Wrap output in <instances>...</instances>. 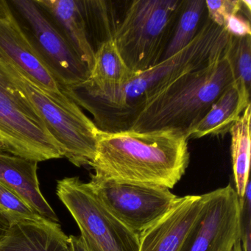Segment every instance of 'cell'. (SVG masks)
I'll return each mask as SVG.
<instances>
[{
	"instance_id": "cell-10",
	"label": "cell",
	"mask_w": 251,
	"mask_h": 251,
	"mask_svg": "<svg viewBox=\"0 0 251 251\" xmlns=\"http://www.w3.org/2000/svg\"><path fill=\"white\" fill-rule=\"evenodd\" d=\"M203 208L180 251H233L241 241V205L230 185L205 194Z\"/></svg>"
},
{
	"instance_id": "cell-12",
	"label": "cell",
	"mask_w": 251,
	"mask_h": 251,
	"mask_svg": "<svg viewBox=\"0 0 251 251\" xmlns=\"http://www.w3.org/2000/svg\"><path fill=\"white\" fill-rule=\"evenodd\" d=\"M0 58L42 89L60 93L61 86L36 55L11 17L0 20Z\"/></svg>"
},
{
	"instance_id": "cell-20",
	"label": "cell",
	"mask_w": 251,
	"mask_h": 251,
	"mask_svg": "<svg viewBox=\"0 0 251 251\" xmlns=\"http://www.w3.org/2000/svg\"><path fill=\"white\" fill-rule=\"evenodd\" d=\"M228 55L234 81L239 87L251 93V37H230Z\"/></svg>"
},
{
	"instance_id": "cell-5",
	"label": "cell",
	"mask_w": 251,
	"mask_h": 251,
	"mask_svg": "<svg viewBox=\"0 0 251 251\" xmlns=\"http://www.w3.org/2000/svg\"><path fill=\"white\" fill-rule=\"evenodd\" d=\"M5 62L48 131L62 147L64 157L76 167L89 166L95 156L99 132L95 123L63 92L56 93L39 87L12 65Z\"/></svg>"
},
{
	"instance_id": "cell-9",
	"label": "cell",
	"mask_w": 251,
	"mask_h": 251,
	"mask_svg": "<svg viewBox=\"0 0 251 251\" xmlns=\"http://www.w3.org/2000/svg\"><path fill=\"white\" fill-rule=\"evenodd\" d=\"M89 183L108 211L138 236L161 218L177 198L167 188L113 181L92 175Z\"/></svg>"
},
{
	"instance_id": "cell-11",
	"label": "cell",
	"mask_w": 251,
	"mask_h": 251,
	"mask_svg": "<svg viewBox=\"0 0 251 251\" xmlns=\"http://www.w3.org/2000/svg\"><path fill=\"white\" fill-rule=\"evenodd\" d=\"M205 195L178 198L170 209L139 236V251H180L198 221Z\"/></svg>"
},
{
	"instance_id": "cell-3",
	"label": "cell",
	"mask_w": 251,
	"mask_h": 251,
	"mask_svg": "<svg viewBox=\"0 0 251 251\" xmlns=\"http://www.w3.org/2000/svg\"><path fill=\"white\" fill-rule=\"evenodd\" d=\"M228 46L229 42L218 56L163 86L136 111L127 130H177L187 134L234 82Z\"/></svg>"
},
{
	"instance_id": "cell-21",
	"label": "cell",
	"mask_w": 251,
	"mask_h": 251,
	"mask_svg": "<svg viewBox=\"0 0 251 251\" xmlns=\"http://www.w3.org/2000/svg\"><path fill=\"white\" fill-rule=\"evenodd\" d=\"M0 210L5 213L11 223L23 220H36L41 217L17 193L1 181Z\"/></svg>"
},
{
	"instance_id": "cell-27",
	"label": "cell",
	"mask_w": 251,
	"mask_h": 251,
	"mask_svg": "<svg viewBox=\"0 0 251 251\" xmlns=\"http://www.w3.org/2000/svg\"><path fill=\"white\" fill-rule=\"evenodd\" d=\"M9 17L8 8L5 0H0V20H5Z\"/></svg>"
},
{
	"instance_id": "cell-26",
	"label": "cell",
	"mask_w": 251,
	"mask_h": 251,
	"mask_svg": "<svg viewBox=\"0 0 251 251\" xmlns=\"http://www.w3.org/2000/svg\"><path fill=\"white\" fill-rule=\"evenodd\" d=\"M11 222L3 211L0 210V242L3 239L11 226Z\"/></svg>"
},
{
	"instance_id": "cell-17",
	"label": "cell",
	"mask_w": 251,
	"mask_h": 251,
	"mask_svg": "<svg viewBox=\"0 0 251 251\" xmlns=\"http://www.w3.org/2000/svg\"><path fill=\"white\" fill-rule=\"evenodd\" d=\"M122 58L114 39L101 44L95 51L94 65L84 84L102 90L118 87L134 75Z\"/></svg>"
},
{
	"instance_id": "cell-1",
	"label": "cell",
	"mask_w": 251,
	"mask_h": 251,
	"mask_svg": "<svg viewBox=\"0 0 251 251\" xmlns=\"http://www.w3.org/2000/svg\"><path fill=\"white\" fill-rule=\"evenodd\" d=\"M230 39L223 27L206 16L196 37L187 47L154 67L136 73L123 86L98 90L82 83L67 88L63 93L93 116L99 130H127L130 120L147 100L180 75L218 56Z\"/></svg>"
},
{
	"instance_id": "cell-15",
	"label": "cell",
	"mask_w": 251,
	"mask_h": 251,
	"mask_svg": "<svg viewBox=\"0 0 251 251\" xmlns=\"http://www.w3.org/2000/svg\"><path fill=\"white\" fill-rule=\"evenodd\" d=\"M37 1L91 71L95 61V50L81 0Z\"/></svg>"
},
{
	"instance_id": "cell-23",
	"label": "cell",
	"mask_w": 251,
	"mask_h": 251,
	"mask_svg": "<svg viewBox=\"0 0 251 251\" xmlns=\"http://www.w3.org/2000/svg\"><path fill=\"white\" fill-rule=\"evenodd\" d=\"M248 182L241 205V245L242 251H251V191Z\"/></svg>"
},
{
	"instance_id": "cell-4",
	"label": "cell",
	"mask_w": 251,
	"mask_h": 251,
	"mask_svg": "<svg viewBox=\"0 0 251 251\" xmlns=\"http://www.w3.org/2000/svg\"><path fill=\"white\" fill-rule=\"evenodd\" d=\"M182 0H133L125 8L113 35L125 63L133 73L162 61Z\"/></svg>"
},
{
	"instance_id": "cell-19",
	"label": "cell",
	"mask_w": 251,
	"mask_h": 251,
	"mask_svg": "<svg viewBox=\"0 0 251 251\" xmlns=\"http://www.w3.org/2000/svg\"><path fill=\"white\" fill-rule=\"evenodd\" d=\"M207 16L204 0H182L176 25L163 59L176 55L196 37Z\"/></svg>"
},
{
	"instance_id": "cell-25",
	"label": "cell",
	"mask_w": 251,
	"mask_h": 251,
	"mask_svg": "<svg viewBox=\"0 0 251 251\" xmlns=\"http://www.w3.org/2000/svg\"><path fill=\"white\" fill-rule=\"evenodd\" d=\"M69 239L72 251H90L80 235L77 236H69Z\"/></svg>"
},
{
	"instance_id": "cell-22",
	"label": "cell",
	"mask_w": 251,
	"mask_h": 251,
	"mask_svg": "<svg viewBox=\"0 0 251 251\" xmlns=\"http://www.w3.org/2000/svg\"><path fill=\"white\" fill-rule=\"evenodd\" d=\"M207 17L219 27H223L225 20L231 15L241 14L242 0L205 1Z\"/></svg>"
},
{
	"instance_id": "cell-24",
	"label": "cell",
	"mask_w": 251,
	"mask_h": 251,
	"mask_svg": "<svg viewBox=\"0 0 251 251\" xmlns=\"http://www.w3.org/2000/svg\"><path fill=\"white\" fill-rule=\"evenodd\" d=\"M223 28L233 37L251 36V22L241 14L227 17L225 20Z\"/></svg>"
},
{
	"instance_id": "cell-18",
	"label": "cell",
	"mask_w": 251,
	"mask_h": 251,
	"mask_svg": "<svg viewBox=\"0 0 251 251\" xmlns=\"http://www.w3.org/2000/svg\"><path fill=\"white\" fill-rule=\"evenodd\" d=\"M251 103L230 128V154L236 192L243 199L249 180L251 164Z\"/></svg>"
},
{
	"instance_id": "cell-6",
	"label": "cell",
	"mask_w": 251,
	"mask_h": 251,
	"mask_svg": "<svg viewBox=\"0 0 251 251\" xmlns=\"http://www.w3.org/2000/svg\"><path fill=\"white\" fill-rule=\"evenodd\" d=\"M0 139L6 152L38 163L64 155L62 147L48 131L36 108L1 58Z\"/></svg>"
},
{
	"instance_id": "cell-7",
	"label": "cell",
	"mask_w": 251,
	"mask_h": 251,
	"mask_svg": "<svg viewBox=\"0 0 251 251\" xmlns=\"http://www.w3.org/2000/svg\"><path fill=\"white\" fill-rule=\"evenodd\" d=\"M10 17L36 55L46 64L61 92L89 79L90 71L37 0H5Z\"/></svg>"
},
{
	"instance_id": "cell-8",
	"label": "cell",
	"mask_w": 251,
	"mask_h": 251,
	"mask_svg": "<svg viewBox=\"0 0 251 251\" xmlns=\"http://www.w3.org/2000/svg\"><path fill=\"white\" fill-rule=\"evenodd\" d=\"M56 193L67 207L90 251H139V236L116 218L89 183L77 177H64Z\"/></svg>"
},
{
	"instance_id": "cell-14",
	"label": "cell",
	"mask_w": 251,
	"mask_h": 251,
	"mask_svg": "<svg viewBox=\"0 0 251 251\" xmlns=\"http://www.w3.org/2000/svg\"><path fill=\"white\" fill-rule=\"evenodd\" d=\"M0 251H72V248L59 223L40 217L11 223L0 242Z\"/></svg>"
},
{
	"instance_id": "cell-16",
	"label": "cell",
	"mask_w": 251,
	"mask_h": 251,
	"mask_svg": "<svg viewBox=\"0 0 251 251\" xmlns=\"http://www.w3.org/2000/svg\"><path fill=\"white\" fill-rule=\"evenodd\" d=\"M251 93L235 81L213 104L201 122L186 134L188 139H200L208 135H225L230 131L249 104Z\"/></svg>"
},
{
	"instance_id": "cell-2",
	"label": "cell",
	"mask_w": 251,
	"mask_h": 251,
	"mask_svg": "<svg viewBox=\"0 0 251 251\" xmlns=\"http://www.w3.org/2000/svg\"><path fill=\"white\" fill-rule=\"evenodd\" d=\"M187 136L177 130H99L92 176L105 180L173 189L189 164Z\"/></svg>"
},
{
	"instance_id": "cell-29",
	"label": "cell",
	"mask_w": 251,
	"mask_h": 251,
	"mask_svg": "<svg viewBox=\"0 0 251 251\" xmlns=\"http://www.w3.org/2000/svg\"><path fill=\"white\" fill-rule=\"evenodd\" d=\"M0 151H5V145H4L3 142H2V139H0Z\"/></svg>"
},
{
	"instance_id": "cell-28",
	"label": "cell",
	"mask_w": 251,
	"mask_h": 251,
	"mask_svg": "<svg viewBox=\"0 0 251 251\" xmlns=\"http://www.w3.org/2000/svg\"><path fill=\"white\" fill-rule=\"evenodd\" d=\"M233 251H242V245H241L240 242H239V243H237L235 245Z\"/></svg>"
},
{
	"instance_id": "cell-13",
	"label": "cell",
	"mask_w": 251,
	"mask_h": 251,
	"mask_svg": "<svg viewBox=\"0 0 251 251\" xmlns=\"http://www.w3.org/2000/svg\"><path fill=\"white\" fill-rule=\"evenodd\" d=\"M38 162L0 151V181L17 193L37 214L48 221H59L39 187Z\"/></svg>"
}]
</instances>
